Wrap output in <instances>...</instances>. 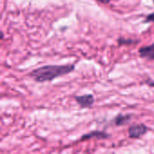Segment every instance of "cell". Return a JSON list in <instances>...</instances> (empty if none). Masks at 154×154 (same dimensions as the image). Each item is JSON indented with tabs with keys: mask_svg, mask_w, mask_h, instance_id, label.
Here are the masks:
<instances>
[{
	"mask_svg": "<svg viewBox=\"0 0 154 154\" xmlns=\"http://www.w3.org/2000/svg\"><path fill=\"white\" fill-rule=\"evenodd\" d=\"M75 69L74 64L65 65H45L33 69L28 75L38 83L52 81L53 79L67 75Z\"/></svg>",
	"mask_w": 154,
	"mask_h": 154,
	"instance_id": "6da1fadb",
	"label": "cell"
},
{
	"mask_svg": "<svg viewBox=\"0 0 154 154\" xmlns=\"http://www.w3.org/2000/svg\"><path fill=\"white\" fill-rule=\"evenodd\" d=\"M148 132V127L144 124H134L128 128V136L131 139H140Z\"/></svg>",
	"mask_w": 154,
	"mask_h": 154,
	"instance_id": "7a4b0ae2",
	"label": "cell"
},
{
	"mask_svg": "<svg viewBox=\"0 0 154 154\" xmlns=\"http://www.w3.org/2000/svg\"><path fill=\"white\" fill-rule=\"evenodd\" d=\"M74 99L82 108H89L95 103V97L92 94H85V95H81V96H75Z\"/></svg>",
	"mask_w": 154,
	"mask_h": 154,
	"instance_id": "3957f363",
	"label": "cell"
},
{
	"mask_svg": "<svg viewBox=\"0 0 154 154\" xmlns=\"http://www.w3.org/2000/svg\"><path fill=\"white\" fill-rule=\"evenodd\" d=\"M109 137H110V134H106V132L96 130V131H91V132L82 135L81 138L79 139V141L83 142V141L90 140V139H93V138H97L98 140H103V139H108Z\"/></svg>",
	"mask_w": 154,
	"mask_h": 154,
	"instance_id": "277c9868",
	"label": "cell"
},
{
	"mask_svg": "<svg viewBox=\"0 0 154 154\" xmlns=\"http://www.w3.org/2000/svg\"><path fill=\"white\" fill-rule=\"evenodd\" d=\"M138 52L141 58L146 59L149 60H154V42L151 45L141 47Z\"/></svg>",
	"mask_w": 154,
	"mask_h": 154,
	"instance_id": "5b68a950",
	"label": "cell"
},
{
	"mask_svg": "<svg viewBox=\"0 0 154 154\" xmlns=\"http://www.w3.org/2000/svg\"><path fill=\"white\" fill-rule=\"evenodd\" d=\"M131 119H132V115H129V114L122 115V114H120L115 117L114 122H115V125L116 126H121V125H127L131 121Z\"/></svg>",
	"mask_w": 154,
	"mask_h": 154,
	"instance_id": "8992f818",
	"label": "cell"
},
{
	"mask_svg": "<svg viewBox=\"0 0 154 154\" xmlns=\"http://www.w3.org/2000/svg\"><path fill=\"white\" fill-rule=\"evenodd\" d=\"M140 41L139 40H134V39H129V38H125V37H119L117 39V43L118 45H131V44H135L138 43Z\"/></svg>",
	"mask_w": 154,
	"mask_h": 154,
	"instance_id": "52a82bcc",
	"label": "cell"
},
{
	"mask_svg": "<svg viewBox=\"0 0 154 154\" xmlns=\"http://www.w3.org/2000/svg\"><path fill=\"white\" fill-rule=\"evenodd\" d=\"M144 23H154V12L146 15L144 19Z\"/></svg>",
	"mask_w": 154,
	"mask_h": 154,
	"instance_id": "ba28073f",
	"label": "cell"
},
{
	"mask_svg": "<svg viewBox=\"0 0 154 154\" xmlns=\"http://www.w3.org/2000/svg\"><path fill=\"white\" fill-rule=\"evenodd\" d=\"M144 83L149 85L150 87H153L154 88V80L151 79H147L146 80H144Z\"/></svg>",
	"mask_w": 154,
	"mask_h": 154,
	"instance_id": "9c48e42d",
	"label": "cell"
},
{
	"mask_svg": "<svg viewBox=\"0 0 154 154\" xmlns=\"http://www.w3.org/2000/svg\"><path fill=\"white\" fill-rule=\"evenodd\" d=\"M97 1H98L99 3H102V4H109L110 3V1L111 0H97Z\"/></svg>",
	"mask_w": 154,
	"mask_h": 154,
	"instance_id": "30bf717a",
	"label": "cell"
},
{
	"mask_svg": "<svg viewBox=\"0 0 154 154\" xmlns=\"http://www.w3.org/2000/svg\"><path fill=\"white\" fill-rule=\"evenodd\" d=\"M152 2H153V3H154V0H152Z\"/></svg>",
	"mask_w": 154,
	"mask_h": 154,
	"instance_id": "8fae6325",
	"label": "cell"
}]
</instances>
